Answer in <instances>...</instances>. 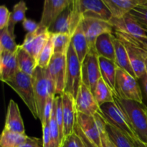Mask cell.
Segmentation results:
<instances>
[{
  "label": "cell",
  "mask_w": 147,
  "mask_h": 147,
  "mask_svg": "<svg viewBox=\"0 0 147 147\" xmlns=\"http://www.w3.org/2000/svg\"><path fill=\"white\" fill-rule=\"evenodd\" d=\"M93 94L99 106L106 103L114 102L113 93L102 78H100L96 84Z\"/></svg>",
  "instance_id": "obj_26"
},
{
  "label": "cell",
  "mask_w": 147,
  "mask_h": 147,
  "mask_svg": "<svg viewBox=\"0 0 147 147\" xmlns=\"http://www.w3.org/2000/svg\"><path fill=\"white\" fill-rule=\"evenodd\" d=\"M106 131L109 137L115 147H135L131 139L121 130L107 122Z\"/></svg>",
  "instance_id": "obj_27"
},
{
  "label": "cell",
  "mask_w": 147,
  "mask_h": 147,
  "mask_svg": "<svg viewBox=\"0 0 147 147\" xmlns=\"http://www.w3.org/2000/svg\"><path fill=\"white\" fill-rule=\"evenodd\" d=\"M20 47L15 42V38L11 36L8 28L5 27L0 31V53L15 52Z\"/></svg>",
  "instance_id": "obj_31"
},
{
  "label": "cell",
  "mask_w": 147,
  "mask_h": 147,
  "mask_svg": "<svg viewBox=\"0 0 147 147\" xmlns=\"http://www.w3.org/2000/svg\"><path fill=\"white\" fill-rule=\"evenodd\" d=\"M10 15L11 12L6 6L1 5L0 7V30H2L7 27L9 22Z\"/></svg>",
  "instance_id": "obj_38"
},
{
  "label": "cell",
  "mask_w": 147,
  "mask_h": 147,
  "mask_svg": "<svg viewBox=\"0 0 147 147\" xmlns=\"http://www.w3.org/2000/svg\"><path fill=\"white\" fill-rule=\"evenodd\" d=\"M109 23L113 26L114 31L135 37H147V29L144 28L130 13L121 18L111 17Z\"/></svg>",
  "instance_id": "obj_14"
},
{
  "label": "cell",
  "mask_w": 147,
  "mask_h": 147,
  "mask_svg": "<svg viewBox=\"0 0 147 147\" xmlns=\"http://www.w3.org/2000/svg\"><path fill=\"white\" fill-rule=\"evenodd\" d=\"M131 14L143 26L147 29V7L138 6L130 11Z\"/></svg>",
  "instance_id": "obj_35"
},
{
  "label": "cell",
  "mask_w": 147,
  "mask_h": 147,
  "mask_svg": "<svg viewBox=\"0 0 147 147\" xmlns=\"http://www.w3.org/2000/svg\"><path fill=\"white\" fill-rule=\"evenodd\" d=\"M99 65L102 79L110 88L112 92L115 93V82L118 67L116 63L103 57H99Z\"/></svg>",
  "instance_id": "obj_24"
},
{
  "label": "cell",
  "mask_w": 147,
  "mask_h": 147,
  "mask_svg": "<svg viewBox=\"0 0 147 147\" xmlns=\"http://www.w3.org/2000/svg\"><path fill=\"white\" fill-rule=\"evenodd\" d=\"M55 116L57 125L60 131V136L61 142L64 139V122H63V101L61 96H55Z\"/></svg>",
  "instance_id": "obj_34"
},
{
  "label": "cell",
  "mask_w": 147,
  "mask_h": 147,
  "mask_svg": "<svg viewBox=\"0 0 147 147\" xmlns=\"http://www.w3.org/2000/svg\"><path fill=\"white\" fill-rule=\"evenodd\" d=\"M131 140L133 142L135 147H147V144L142 142L137 138H132V139H131Z\"/></svg>",
  "instance_id": "obj_44"
},
{
  "label": "cell",
  "mask_w": 147,
  "mask_h": 147,
  "mask_svg": "<svg viewBox=\"0 0 147 147\" xmlns=\"http://www.w3.org/2000/svg\"><path fill=\"white\" fill-rule=\"evenodd\" d=\"M19 49L13 53H0V78L4 83L14 77L19 70L17 64V54Z\"/></svg>",
  "instance_id": "obj_17"
},
{
  "label": "cell",
  "mask_w": 147,
  "mask_h": 147,
  "mask_svg": "<svg viewBox=\"0 0 147 147\" xmlns=\"http://www.w3.org/2000/svg\"><path fill=\"white\" fill-rule=\"evenodd\" d=\"M22 23V27L27 32V33L34 32L37 31V28H38V24H37L36 22L30 20V19L25 18Z\"/></svg>",
  "instance_id": "obj_42"
},
{
  "label": "cell",
  "mask_w": 147,
  "mask_h": 147,
  "mask_svg": "<svg viewBox=\"0 0 147 147\" xmlns=\"http://www.w3.org/2000/svg\"><path fill=\"white\" fill-rule=\"evenodd\" d=\"M66 84L64 93L71 95L76 100L82 84L81 63L78 57L73 46L70 43L67 55Z\"/></svg>",
  "instance_id": "obj_5"
},
{
  "label": "cell",
  "mask_w": 147,
  "mask_h": 147,
  "mask_svg": "<svg viewBox=\"0 0 147 147\" xmlns=\"http://www.w3.org/2000/svg\"><path fill=\"white\" fill-rule=\"evenodd\" d=\"M113 33H104L99 36L95 43V50L98 57L116 61V52Z\"/></svg>",
  "instance_id": "obj_20"
},
{
  "label": "cell",
  "mask_w": 147,
  "mask_h": 147,
  "mask_svg": "<svg viewBox=\"0 0 147 147\" xmlns=\"http://www.w3.org/2000/svg\"><path fill=\"white\" fill-rule=\"evenodd\" d=\"M71 44L73 46V48L77 54L80 63L82 64L86 56L90 51L87 38L83 30L82 20L72 37Z\"/></svg>",
  "instance_id": "obj_22"
},
{
  "label": "cell",
  "mask_w": 147,
  "mask_h": 147,
  "mask_svg": "<svg viewBox=\"0 0 147 147\" xmlns=\"http://www.w3.org/2000/svg\"><path fill=\"white\" fill-rule=\"evenodd\" d=\"M66 55H53L47 67V70L55 84L56 96H61L65 92L66 84Z\"/></svg>",
  "instance_id": "obj_12"
},
{
  "label": "cell",
  "mask_w": 147,
  "mask_h": 147,
  "mask_svg": "<svg viewBox=\"0 0 147 147\" xmlns=\"http://www.w3.org/2000/svg\"><path fill=\"white\" fill-rule=\"evenodd\" d=\"M75 132L80 136V138L81 139L82 142L83 144V147H97L96 145L93 143V142L90 140L86 135L83 134V132L82 131V130L80 129V126H78L77 123H76V126H75Z\"/></svg>",
  "instance_id": "obj_40"
},
{
  "label": "cell",
  "mask_w": 147,
  "mask_h": 147,
  "mask_svg": "<svg viewBox=\"0 0 147 147\" xmlns=\"http://www.w3.org/2000/svg\"><path fill=\"white\" fill-rule=\"evenodd\" d=\"M142 85H143L144 90V93L146 94V98H147V75L145 74L143 77L142 78Z\"/></svg>",
  "instance_id": "obj_45"
},
{
  "label": "cell",
  "mask_w": 147,
  "mask_h": 147,
  "mask_svg": "<svg viewBox=\"0 0 147 147\" xmlns=\"http://www.w3.org/2000/svg\"><path fill=\"white\" fill-rule=\"evenodd\" d=\"M139 40V41L142 42V44L143 45L144 47L147 50V37H136Z\"/></svg>",
  "instance_id": "obj_46"
},
{
  "label": "cell",
  "mask_w": 147,
  "mask_h": 147,
  "mask_svg": "<svg viewBox=\"0 0 147 147\" xmlns=\"http://www.w3.org/2000/svg\"><path fill=\"white\" fill-rule=\"evenodd\" d=\"M100 111L108 123L121 131L129 139L137 138L115 102L102 105L100 106Z\"/></svg>",
  "instance_id": "obj_10"
},
{
  "label": "cell",
  "mask_w": 147,
  "mask_h": 147,
  "mask_svg": "<svg viewBox=\"0 0 147 147\" xmlns=\"http://www.w3.org/2000/svg\"><path fill=\"white\" fill-rule=\"evenodd\" d=\"M113 98L137 139L147 144L146 106L134 100H123L115 94Z\"/></svg>",
  "instance_id": "obj_1"
},
{
  "label": "cell",
  "mask_w": 147,
  "mask_h": 147,
  "mask_svg": "<svg viewBox=\"0 0 147 147\" xmlns=\"http://www.w3.org/2000/svg\"><path fill=\"white\" fill-rule=\"evenodd\" d=\"M20 147H43L42 139L28 136L25 142Z\"/></svg>",
  "instance_id": "obj_41"
},
{
  "label": "cell",
  "mask_w": 147,
  "mask_h": 147,
  "mask_svg": "<svg viewBox=\"0 0 147 147\" xmlns=\"http://www.w3.org/2000/svg\"><path fill=\"white\" fill-rule=\"evenodd\" d=\"M19 95L35 119H38L37 106L34 98L32 76L18 70L15 76L5 82Z\"/></svg>",
  "instance_id": "obj_3"
},
{
  "label": "cell",
  "mask_w": 147,
  "mask_h": 147,
  "mask_svg": "<svg viewBox=\"0 0 147 147\" xmlns=\"http://www.w3.org/2000/svg\"><path fill=\"white\" fill-rule=\"evenodd\" d=\"M83 17L73 3L57 17L54 24L50 28L49 32L51 34L65 33L73 37Z\"/></svg>",
  "instance_id": "obj_7"
},
{
  "label": "cell",
  "mask_w": 147,
  "mask_h": 147,
  "mask_svg": "<svg viewBox=\"0 0 147 147\" xmlns=\"http://www.w3.org/2000/svg\"><path fill=\"white\" fill-rule=\"evenodd\" d=\"M54 45V54L67 55L71 43L72 36L65 33L52 34Z\"/></svg>",
  "instance_id": "obj_30"
},
{
  "label": "cell",
  "mask_w": 147,
  "mask_h": 147,
  "mask_svg": "<svg viewBox=\"0 0 147 147\" xmlns=\"http://www.w3.org/2000/svg\"><path fill=\"white\" fill-rule=\"evenodd\" d=\"M113 43H114L115 52H116V61H115V63H116L117 67L126 70L131 76L136 78L134 70L132 67L130 60H129V55H128L127 51H126L123 43L115 35L113 36Z\"/></svg>",
  "instance_id": "obj_23"
},
{
  "label": "cell",
  "mask_w": 147,
  "mask_h": 147,
  "mask_svg": "<svg viewBox=\"0 0 147 147\" xmlns=\"http://www.w3.org/2000/svg\"><path fill=\"white\" fill-rule=\"evenodd\" d=\"M32 79L38 119L42 122L45 106L47 98L50 96L48 85L45 76V68H42L37 66L32 75Z\"/></svg>",
  "instance_id": "obj_11"
},
{
  "label": "cell",
  "mask_w": 147,
  "mask_h": 147,
  "mask_svg": "<svg viewBox=\"0 0 147 147\" xmlns=\"http://www.w3.org/2000/svg\"><path fill=\"white\" fill-rule=\"evenodd\" d=\"M27 9H28V8L26 5V3L23 1H19L13 7V10L11 12L9 22L8 25H7V28H8L10 34H11V36L14 38H15L14 29H15L16 24L19 22H22L23 20L26 18L25 14Z\"/></svg>",
  "instance_id": "obj_28"
},
{
  "label": "cell",
  "mask_w": 147,
  "mask_h": 147,
  "mask_svg": "<svg viewBox=\"0 0 147 147\" xmlns=\"http://www.w3.org/2000/svg\"><path fill=\"white\" fill-rule=\"evenodd\" d=\"M63 101V122H64V137L74 133L75 126L77 123V111L75 99L67 93L61 95Z\"/></svg>",
  "instance_id": "obj_16"
},
{
  "label": "cell",
  "mask_w": 147,
  "mask_h": 147,
  "mask_svg": "<svg viewBox=\"0 0 147 147\" xmlns=\"http://www.w3.org/2000/svg\"><path fill=\"white\" fill-rule=\"evenodd\" d=\"M76 111L83 114L93 116L100 111L91 90L83 83L79 89L78 93L75 100Z\"/></svg>",
  "instance_id": "obj_15"
},
{
  "label": "cell",
  "mask_w": 147,
  "mask_h": 147,
  "mask_svg": "<svg viewBox=\"0 0 147 147\" xmlns=\"http://www.w3.org/2000/svg\"><path fill=\"white\" fill-rule=\"evenodd\" d=\"M73 4L83 18L109 22L112 15L103 0H74Z\"/></svg>",
  "instance_id": "obj_8"
},
{
  "label": "cell",
  "mask_w": 147,
  "mask_h": 147,
  "mask_svg": "<svg viewBox=\"0 0 147 147\" xmlns=\"http://www.w3.org/2000/svg\"><path fill=\"white\" fill-rule=\"evenodd\" d=\"M146 113H147V108H146Z\"/></svg>",
  "instance_id": "obj_48"
},
{
  "label": "cell",
  "mask_w": 147,
  "mask_h": 147,
  "mask_svg": "<svg viewBox=\"0 0 147 147\" xmlns=\"http://www.w3.org/2000/svg\"><path fill=\"white\" fill-rule=\"evenodd\" d=\"M42 127L43 133V147H51V139H50V126H49V123L42 125Z\"/></svg>",
  "instance_id": "obj_43"
},
{
  "label": "cell",
  "mask_w": 147,
  "mask_h": 147,
  "mask_svg": "<svg viewBox=\"0 0 147 147\" xmlns=\"http://www.w3.org/2000/svg\"><path fill=\"white\" fill-rule=\"evenodd\" d=\"M82 83L93 93L96 84L101 78L99 57L95 48L90 49L81 64Z\"/></svg>",
  "instance_id": "obj_9"
},
{
  "label": "cell",
  "mask_w": 147,
  "mask_h": 147,
  "mask_svg": "<svg viewBox=\"0 0 147 147\" xmlns=\"http://www.w3.org/2000/svg\"><path fill=\"white\" fill-rule=\"evenodd\" d=\"M60 147H83V144L80 136L74 132L72 134L65 136Z\"/></svg>",
  "instance_id": "obj_36"
},
{
  "label": "cell",
  "mask_w": 147,
  "mask_h": 147,
  "mask_svg": "<svg viewBox=\"0 0 147 147\" xmlns=\"http://www.w3.org/2000/svg\"><path fill=\"white\" fill-rule=\"evenodd\" d=\"M83 30L87 38L89 48H95L98 37L104 33H113V27L109 22L92 18L82 19Z\"/></svg>",
  "instance_id": "obj_13"
},
{
  "label": "cell",
  "mask_w": 147,
  "mask_h": 147,
  "mask_svg": "<svg viewBox=\"0 0 147 147\" xmlns=\"http://www.w3.org/2000/svg\"><path fill=\"white\" fill-rule=\"evenodd\" d=\"M113 34L124 45L136 78L141 79L146 74L145 60L147 58V50L135 36L116 31H114Z\"/></svg>",
  "instance_id": "obj_2"
},
{
  "label": "cell",
  "mask_w": 147,
  "mask_h": 147,
  "mask_svg": "<svg viewBox=\"0 0 147 147\" xmlns=\"http://www.w3.org/2000/svg\"><path fill=\"white\" fill-rule=\"evenodd\" d=\"M73 3V0H45L36 32L40 34L49 31L60 14Z\"/></svg>",
  "instance_id": "obj_6"
},
{
  "label": "cell",
  "mask_w": 147,
  "mask_h": 147,
  "mask_svg": "<svg viewBox=\"0 0 147 147\" xmlns=\"http://www.w3.org/2000/svg\"><path fill=\"white\" fill-rule=\"evenodd\" d=\"M4 129L14 133L25 134L24 122L21 116L17 103L13 100H10L7 107V116L5 119Z\"/></svg>",
  "instance_id": "obj_18"
},
{
  "label": "cell",
  "mask_w": 147,
  "mask_h": 147,
  "mask_svg": "<svg viewBox=\"0 0 147 147\" xmlns=\"http://www.w3.org/2000/svg\"><path fill=\"white\" fill-rule=\"evenodd\" d=\"M113 18H121L142 4V0H103Z\"/></svg>",
  "instance_id": "obj_21"
},
{
  "label": "cell",
  "mask_w": 147,
  "mask_h": 147,
  "mask_svg": "<svg viewBox=\"0 0 147 147\" xmlns=\"http://www.w3.org/2000/svg\"><path fill=\"white\" fill-rule=\"evenodd\" d=\"M145 65H146V74L147 75V58L145 60Z\"/></svg>",
  "instance_id": "obj_47"
},
{
  "label": "cell",
  "mask_w": 147,
  "mask_h": 147,
  "mask_svg": "<svg viewBox=\"0 0 147 147\" xmlns=\"http://www.w3.org/2000/svg\"><path fill=\"white\" fill-rule=\"evenodd\" d=\"M55 98L52 97V96H49L47 98V102H46L45 106L44 109V113H43V118L42 121L41 122L42 126L44 124H47L49 123L51 118L52 113L53 111V106H54V102H55Z\"/></svg>",
  "instance_id": "obj_37"
},
{
  "label": "cell",
  "mask_w": 147,
  "mask_h": 147,
  "mask_svg": "<svg viewBox=\"0 0 147 147\" xmlns=\"http://www.w3.org/2000/svg\"><path fill=\"white\" fill-rule=\"evenodd\" d=\"M27 137L25 134L14 133L4 129L0 138V147H20Z\"/></svg>",
  "instance_id": "obj_29"
},
{
  "label": "cell",
  "mask_w": 147,
  "mask_h": 147,
  "mask_svg": "<svg viewBox=\"0 0 147 147\" xmlns=\"http://www.w3.org/2000/svg\"><path fill=\"white\" fill-rule=\"evenodd\" d=\"M36 31L34 32L27 33L24 37V42L22 45H21L22 48L25 50L28 53H30L32 55V42L34 40V37L36 36Z\"/></svg>",
  "instance_id": "obj_39"
},
{
  "label": "cell",
  "mask_w": 147,
  "mask_h": 147,
  "mask_svg": "<svg viewBox=\"0 0 147 147\" xmlns=\"http://www.w3.org/2000/svg\"><path fill=\"white\" fill-rule=\"evenodd\" d=\"M17 64L18 70L28 76H32L36 67H37V62L35 59L20 45L18 54H17Z\"/></svg>",
  "instance_id": "obj_25"
},
{
  "label": "cell",
  "mask_w": 147,
  "mask_h": 147,
  "mask_svg": "<svg viewBox=\"0 0 147 147\" xmlns=\"http://www.w3.org/2000/svg\"><path fill=\"white\" fill-rule=\"evenodd\" d=\"M37 33V32H36ZM51 33L49 31L45 32L36 34L32 42V56L35 59L36 61H38L39 57L42 50L45 47V45L50 39Z\"/></svg>",
  "instance_id": "obj_32"
},
{
  "label": "cell",
  "mask_w": 147,
  "mask_h": 147,
  "mask_svg": "<svg viewBox=\"0 0 147 147\" xmlns=\"http://www.w3.org/2000/svg\"><path fill=\"white\" fill-rule=\"evenodd\" d=\"M113 94L123 100L143 103V95L137 79L120 67H117L116 70L115 93Z\"/></svg>",
  "instance_id": "obj_4"
},
{
  "label": "cell",
  "mask_w": 147,
  "mask_h": 147,
  "mask_svg": "<svg viewBox=\"0 0 147 147\" xmlns=\"http://www.w3.org/2000/svg\"><path fill=\"white\" fill-rule=\"evenodd\" d=\"M53 55H54V45H53V34H51L48 42L40 53L37 61V65L42 68H46L48 67Z\"/></svg>",
  "instance_id": "obj_33"
},
{
  "label": "cell",
  "mask_w": 147,
  "mask_h": 147,
  "mask_svg": "<svg viewBox=\"0 0 147 147\" xmlns=\"http://www.w3.org/2000/svg\"><path fill=\"white\" fill-rule=\"evenodd\" d=\"M77 123L85 135L97 147H101L100 136L94 116L77 112Z\"/></svg>",
  "instance_id": "obj_19"
}]
</instances>
